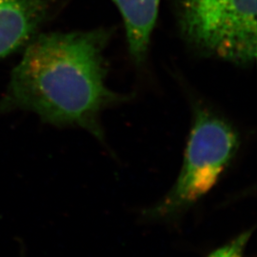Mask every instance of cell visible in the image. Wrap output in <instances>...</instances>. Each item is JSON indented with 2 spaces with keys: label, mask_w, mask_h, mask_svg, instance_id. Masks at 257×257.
Instances as JSON below:
<instances>
[{
  "label": "cell",
  "mask_w": 257,
  "mask_h": 257,
  "mask_svg": "<svg viewBox=\"0 0 257 257\" xmlns=\"http://www.w3.org/2000/svg\"><path fill=\"white\" fill-rule=\"evenodd\" d=\"M185 40L198 52L240 66L256 58V0H175Z\"/></svg>",
  "instance_id": "3957f363"
},
{
  "label": "cell",
  "mask_w": 257,
  "mask_h": 257,
  "mask_svg": "<svg viewBox=\"0 0 257 257\" xmlns=\"http://www.w3.org/2000/svg\"><path fill=\"white\" fill-rule=\"evenodd\" d=\"M55 0H0V58L27 46L49 18Z\"/></svg>",
  "instance_id": "277c9868"
},
{
  "label": "cell",
  "mask_w": 257,
  "mask_h": 257,
  "mask_svg": "<svg viewBox=\"0 0 257 257\" xmlns=\"http://www.w3.org/2000/svg\"><path fill=\"white\" fill-rule=\"evenodd\" d=\"M107 29L34 37L14 69L0 110H24L56 127H79L100 141L103 110L126 101L107 86Z\"/></svg>",
  "instance_id": "6da1fadb"
},
{
  "label": "cell",
  "mask_w": 257,
  "mask_h": 257,
  "mask_svg": "<svg viewBox=\"0 0 257 257\" xmlns=\"http://www.w3.org/2000/svg\"><path fill=\"white\" fill-rule=\"evenodd\" d=\"M240 147L238 133L228 121L205 108L194 110L183 165L173 188L145 217L173 220L211 192L231 165Z\"/></svg>",
  "instance_id": "7a4b0ae2"
},
{
  "label": "cell",
  "mask_w": 257,
  "mask_h": 257,
  "mask_svg": "<svg viewBox=\"0 0 257 257\" xmlns=\"http://www.w3.org/2000/svg\"><path fill=\"white\" fill-rule=\"evenodd\" d=\"M19 257H27L26 256V254H25V250L20 249V254H19Z\"/></svg>",
  "instance_id": "52a82bcc"
},
{
  "label": "cell",
  "mask_w": 257,
  "mask_h": 257,
  "mask_svg": "<svg viewBox=\"0 0 257 257\" xmlns=\"http://www.w3.org/2000/svg\"><path fill=\"white\" fill-rule=\"evenodd\" d=\"M124 20L128 54L135 63L142 64L147 57L156 26L160 0H111Z\"/></svg>",
  "instance_id": "5b68a950"
},
{
  "label": "cell",
  "mask_w": 257,
  "mask_h": 257,
  "mask_svg": "<svg viewBox=\"0 0 257 257\" xmlns=\"http://www.w3.org/2000/svg\"><path fill=\"white\" fill-rule=\"evenodd\" d=\"M252 231L253 229L241 232L227 244L214 249L208 257H244Z\"/></svg>",
  "instance_id": "8992f818"
}]
</instances>
